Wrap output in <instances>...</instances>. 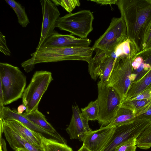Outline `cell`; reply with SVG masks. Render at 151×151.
I'll list each match as a JSON object with an SVG mask.
<instances>
[{"label": "cell", "instance_id": "cell-1", "mask_svg": "<svg viewBox=\"0 0 151 151\" xmlns=\"http://www.w3.org/2000/svg\"><path fill=\"white\" fill-rule=\"evenodd\" d=\"M116 4L125 22L127 37L139 52L151 26V0H118Z\"/></svg>", "mask_w": 151, "mask_h": 151}, {"label": "cell", "instance_id": "cell-2", "mask_svg": "<svg viewBox=\"0 0 151 151\" xmlns=\"http://www.w3.org/2000/svg\"><path fill=\"white\" fill-rule=\"evenodd\" d=\"M0 83L4 93V105L21 98L25 89L26 77L18 67L0 63Z\"/></svg>", "mask_w": 151, "mask_h": 151}, {"label": "cell", "instance_id": "cell-3", "mask_svg": "<svg viewBox=\"0 0 151 151\" xmlns=\"http://www.w3.org/2000/svg\"><path fill=\"white\" fill-rule=\"evenodd\" d=\"M98 97L97 99L99 107L98 121L101 127L108 125L111 122L122 103L120 96L107 83L97 84Z\"/></svg>", "mask_w": 151, "mask_h": 151}, {"label": "cell", "instance_id": "cell-4", "mask_svg": "<svg viewBox=\"0 0 151 151\" xmlns=\"http://www.w3.org/2000/svg\"><path fill=\"white\" fill-rule=\"evenodd\" d=\"M53 80L50 72L41 70L34 73L22 96V104L26 107L25 113L29 114L38 109L43 95Z\"/></svg>", "mask_w": 151, "mask_h": 151}, {"label": "cell", "instance_id": "cell-5", "mask_svg": "<svg viewBox=\"0 0 151 151\" xmlns=\"http://www.w3.org/2000/svg\"><path fill=\"white\" fill-rule=\"evenodd\" d=\"M94 18L89 10H83L77 12L69 13L59 17L56 21L55 27L69 32L80 38H86L92 31Z\"/></svg>", "mask_w": 151, "mask_h": 151}, {"label": "cell", "instance_id": "cell-6", "mask_svg": "<svg viewBox=\"0 0 151 151\" xmlns=\"http://www.w3.org/2000/svg\"><path fill=\"white\" fill-rule=\"evenodd\" d=\"M132 60L125 55L117 56L107 81L108 85L114 88L119 94L122 103L126 99L128 91L132 83Z\"/></svg>", "mask_w": 151, "mask_h": 151}, {"label": "cell", "instance_id": "cell-7", "mask_svg": "<svg viewBox=\"0 0 151 151\" xmlns=\"http://www.w3.org/2000/svg\"><path fill=\"white\" fill-rule=\"evenodd\" d=\"M127 38L126 26L122 18L113 17L104 33L92 47L108 53H112Z\"/></svg>", "mask_w": 151, "mask_h": 151}, {"label": "cell", "instance_id": "cell-8", "mask_svg": "<svg viewBox=\"0 0 151 151\" xmlns=\"http://www.w3.org/2000/svg\"><path fill=\"white\" fill-rule=\"evenodd\" d=\"M150 120L136 118L132 122L114 127V132L103 151H115L127 140L138 137L148 125Z\"/></svg>", "mask_w": 151, "mask_h": 151}, {"label": "cell", "instance_id": "cell-9", "mask_svg": "<svg viewBox=\"0 0 151 151\" xmlns=\"http://www.w3.org/2000/svg\"><path fill=\"white\" fill-rule=\"evenodd\" d=\"M42 21L40 39L36 50L39 48L49 37L54 33L57 20L60 13L57 6L51 0H41Z\"/></svg>", "mask_w": 151, "mask_h": 151}, {"label": "cell", "instance_id": "cell-10", "mask_svg": "<svg viewBox=\"0 0 151 151\" xmlns=\"http://www.w3.org/2000/svg\"><path fill=\"white\" fill-rule=\"evenodd\" d=\"M114 127L107 126L92 131L85 136L83 144L91 151H103L114 132Z\"/></svg>", "mask_w": 151, "mask_h": 151}, {"label": "cell", "instance_id": "cell-11", "mask_svg": "<svg viewBox=\"0 0 151 151\" xmlns=\"http://www.w3.org/2000/svg\"><path fill=\"white\" fill-rule=\"evenodd\" d=\"M72 109V117L66 130L70 139L83 142L86 135L92 130L89 127L88 121L83 117L78 106H73Z\"/></svg>", "mask_w": 151, "mask_h": 151}, {"label": "cell", "instance_id": "cell-12", "mask_svg": "<svg viewBox=\"0 0 151 151\" xmlns=\"http://www.w3.org/2000/svg\"><path fill=\"white\" fill-rule=\"evenodd\" d=\"M91 42V40L87 38H78L71 34L63 35L55 32L41 47L61 48L88 47Z\"/></svg>", "mask_w": 151, "mask_h": 151}, {"label": "cell", "instance_id": "cell-13", "mask_svg": "<svg viewBox=\"0 0 151 151\" xmlns=\"http://www.w3.org/2000/svg\"><path fill=\"white\" fill-rule=\"evenodd\" d=\"M0 119L4 120H13L17 121L30 129L39 132L49 135L55 138L60 142L66 144V141L59 134H56L42 129L25 117L22 114H18L15 110H12L8 107H4L0 111Z\"/></svg>", "mask_w": 151, "mask_h": 151}, {"label": "cell", "instance_id": "cell-14", "mask_svg": "<svg viewBox=\"0 0 151 151\" xmlns=\"http://www.w3.org/2000/svg\"><path fill=\"white\" fill-rule=\"evenodd\" d=\"M3 120L5 124L19 133L27 141L37 148L43 150L42 141L43 136L41 133L30 129L17 121Z\"/></svg>", "mask_w": 151, "mask_h": 151}, {"label": "cell", "instance_id": "cell-15", "mask_svg": "<svg viewBox=\"0 0 151 151\" xmlns=\"http://www.w3.org/2000/svg\"><path fill=\"white\" fill-rule=\"evenodd\" d=\"M147 89L151 90V67L141 78L131 83L125 101L134 97Z\"/></svg>", "mask_w": 151, "mask_h": 151}, {"label": "cell", "instance_id": "cell-16", "mask_svg": "<svg viewBox=\"0 0 151 151\" xmlns=\"http://www.w3.org/2000/svg\"><path fill=\"white\" fill-rule=\"evenodd\" d=\"M136 118L135 112L127 108L121 106L114 117L107 126L115 127L130 123Z\"/></svg>", "mask_w": 151, "mask_h": 151}, {"label": "cell", "instance_id": "cell-17", "mask_svg": "<svg viewBox=\"0 0 151 151\" xmlns=\"http://www.w3.org/2000/svg\"><path fill=\"white\" fill-rule=\"evenodd\" d=\"M22 114L32 122L45 130L56 134H59L52 126L48 122L45 116L38 109L29 114L23 113Z\"/></svg>", "mask_w": 151, "mask_h": 151}, {"label": "cell", "instance_id": "cell-18", "mask_svg": "<svg viewBox=\"0 0 151 151\" xmlns=\"http://www.w3.org/2000/svg\"><path fill=\"white\" fill-rule=\"evenodd\" d=\"M96 54L88 63V70L92 79L96 81L99 77L101 68L106 53L97 49L94 50Z\"/></svg>", "mask_w": 151, "mask_h": 151}, {"label": "cell", "instance_id": "cell-19", "mask_svg": "<svg viewBox=\"0 0 151 151\" xmlns=\"http://www.w3.org/2000/svg\"><path fill=\"white\" fill-rule=\"evenodd\" d=\"M116 56L114 51L112 53H107L101 65L99 81L102 83H107L109 78L112 71Z\"/></svg>", "mask_w": 151, "mask_h": 151}, {"label": "cell", "instance_id": "cell-20", "mask_svg": "<svg viewBox=\"0 0 151 151\" xmlns=\"http://www.w3.org/2000/svg\"><path fill=\"white\" fill-rule=\"evenodd\" d=\"M42 145L44 151H71L72 150L67 144L44 136L42 138Z\"/></svg>", "mask_w": 151, "mask_h": 151}, {"label": "cell", "instance_id": "cell-21", "mask_svg": "<svg viewBox=\"0 0 151 151\" xmlns=\"http://www.w3.org/2000/svg\"><path fill=\"white\" fill-rule=\"evenodd\" d=\"M5 1L16 13L19 24L22 27H26L29 23V21L24 7L14 0H6Z\"/></svg>", "mask_w": 151, "mask_h": 151}, {"label": "cell", "instance_id": "cell-22", "mask_svg": "<svg viewBox=\"0 0 151 151\" xmlns=\"http://www.w3.org/2000/svg\"><path fill=\"white\" fill-rule=\"evenodd\" d=\"M151 104V99L128 100L122 103L121 106L131 109L135 112L136 115L147 108Z\"/></svg>", "mask_w": 151, "mask_h": 151}, {"label": "cell", "instance_id": "cell-23", "mask_svg": "<svg viewBox=\"0 0 151 151\" xmlns=\"http://www.w3.org/2000/svg\"><path fill=\"white\" fill-rule=\"evenodd\" d=\"M137 146L144 150L151 147V120L147 126L137 138Z\"/></svg>", "mask_w": 151, "mask_h": 151}, {"label": "cell", "instance_id": "cell-24", "mask_svg": "<svg viewBox=\"0 0 151 151\" xmlns=\"http://www.w3.org/2000/svg\"><path fill=\"white\" fill-rule=\"evenodd\" d=\"M83 117L88 121L98 120L99 115V107L97 99L90 102L85 108L81 109Z\"/></svg>", "mask_w": 151, "mask_h": 151}, {"label": "cell", "instance_id": "cell-25", "mask_svg": "<svg viewBox=\"0 0 151 151\" xmlns=\"http://www.w3.org/2000/svg\"><path fill=\"white\" fill-rule=\"evenodd\" d=\"M56 6L60 5L69 13L76 7L79 6L81 3L79 0H52Z\"/></svg>", "mask_w": 151, "mask_h": 151}, {"label": "cell", "instance_id": "cell-26", "mask_svg": "<svg viewBox=\"0 0 151 151\" xmlns=\"http://www.w3.org/2000/svg\"><path fill=\"white\" fill-rule=\"evenodd\" d=\"M137 137H133L122 143L116 148L115 151H135L137 147Z\"/></svg>", "mask_w": 151, "mask_h": 151}, {"label": "cell", "instance_id": "cell-27", "mask_svg": "<svg viewBox=\"0 0 151 151\" xmlns=\"http://www.w3.org/2000/svg\"><path fill=\"white\" fill-rule=\"evenodd\" d=\"M0 51L6 56H10L11 52L6 44L5 37L0 32Z\"/></svg>", "mask_w": 151, "mask_h": 151}, {"label": "cell", "instance_id": "cell-28", "mask_svg": "<svg viewBox=\"0 0 151 151\" xmlns=\"http://www.w3.org/2000/svg\"><path fill=\"white\" fill-rule=\"evenodd\" d=\"M136 118L151 120V104L144 110L136 115Z\"/></svg>", "mask_w": 151, "mask_h": 151}, {"label": "cell", "instance_id": "cell-29", "mask_svg": "<svg viewBox=\"0 0 151 151\" xmlns=\"http://www.w3.org/2000/svg\"><path fill=\"white\" fill-rule=\"evenodd\" d=\"M148 99H151V90L147 89L134 97L129 100H143Z\"/></svg>", "mask_w": 151, "mask_h": 151}, {"label": "cell", "instance_id": "cell-30", "mask_svg": "<svg viewBox=\"0 0 151 151\" xmlns=\"http://www.w3.org/2000/svg\"><path fill=\"white\" fill-rule=\"evenodd\" d=\"M151 41V26L143 40L141 50H144Z\"/></svg>", "mask_w": 151, "mask_h": 151}, {"label": "cell", "instance_id": "cell-31", "mask_svg": "<svg viewBox=\"0 0 151 151\" xmlns=\"http://www.w3.org/2000/svg\"><path fill=\"white\" fill-rule=\"evenodd\" d=\"M89 1L94 2L98 4L102 5H106L112 4H116L118 0H90Z\"/></svg>", "mask_w": 151, "mask_h": 151}, {"label": "cell", "instance_id": "cell-32", "mask_svg": "<svg viewBox=\"0 0 151 151\" xmlns=\"http://www.w3.org/2000/svg\"><path fill=\"white\" fill-rule=\"evenodd\" d=\"M24 148L28 151H44L37 148L31 144L26 141L24 145Z\"/></svg>", "mask_w": 151, "mask_h": 151}, {"label": "cell", "instance_id": "cell-33", "mask_svg": "<svg viewBox=\"0 0 151 151\" xmlns=\"http://www.w3.org/2000/svg\"><path fill=\"white\" fill-rule=\"evenodd\" d=\"M0 151H7L5 141L2 138L0 139Z\"/></svg>", "mask_w": 151, "mask_h": 151}, {"label": "cell", "instance_id": "cell-34", "mask_svg": "<svg viewBox=\"0 0 151 151\" xmlns=\"http://www.w3.org/2000/svg\"><path fill=\"white\" fill-rule=\"evenodd\" d=\"M26 107L22 104L18 107L17 112L18 114H23L24 111L25 110L26 111Z\"/></svg>", "mask_w": 151, "mask_h": 151}, {"label": "cell", "instance_id": "cell-35", "mask_svg": "<svg viewBox=\"0 0 151 151\" xmlns=\"http://www.w3.org/2000/svg\"><path fill=\"white\" fill-rule=\"evenodd\" d=\"M77 151H91L87 147H86L83 144L81 147Z\"/></svg>", "mask_w": 151, "mask_h": 151}, {"label": "cell", "instance_id": "cell-36", "mask_svg": "<svg viewBox=\"0 0 151 151\" xmlns=\"http://www.w3.org/2000/svg\"><path fill=\"white\" fill-rule=\"evenodd\" d=\"M150 48H151V41L147 45L144 50Z\"/></svg>", "mask_w": 151, "mask_h": 151}, {"label": "cell", "instance_id": "cell-37", "mask_svg": "<svg viewBox=\"0 0 151 151\" xmlns=\"http://www.w3.org/2000/svg\"><path fill=\"white\" fill-rule=\"evenodd\" d=\"M16 151H28L24 148H21L17 149Z\"/></svg>", "mask_w": 151, "mask_h": 151}, {"label": "cell", "instance_id": "cell-38", "mask_svg": "<svg viewBox=\"0 0 151 151\" xmlns=\"http://www.w3.org/2000/svg\"><path fill=\"white\" fill-rule=\"evenodd\" d=\"M71 151H73V150L72 149L71 150Z\"/></svg>", "mask_w": 151, "mask_h": 151}]
</instances>
